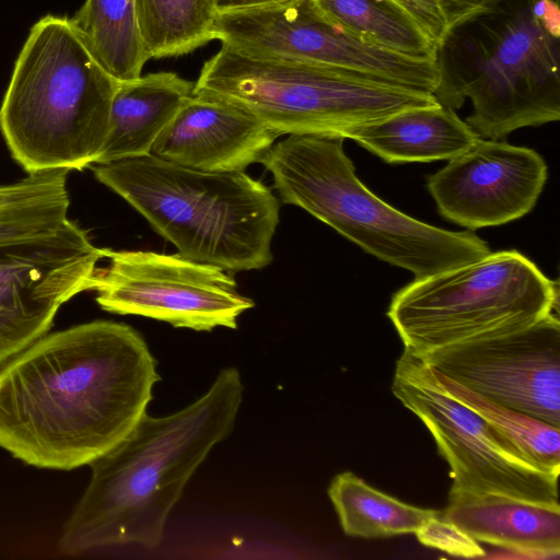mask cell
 <instances>
[{"instance_id": "cell-1", "label": "cell", "mask_w": 560, "mask_h": 560, "mask_svg": "<svg viewBox=\"0 0 560 560\" xmlns=\"http://www.w3.org/2000/svg\"><path fill=\"white\" fill-rule=\"evenodd\" d=\"M159 381L147 341L127 324L46 334L0 368V447L38 468L90 465L137 425Z\"/></svg>"}, {"instance_id": "cell-2", "label": "cell", "mask_w": 560, "mask_h": 560, "mask_svg": "<svg viewBox=\"0 0 560 560\" xmlns=\"http://www.w3.org/2000/svg\"><path fill=\"white\" fill-rule=\"evenodd\" d=\"M243 394L241 373L230 366L219 371L201 397L175 413H144L120 443L90 464V483L63 525L60 551L160 546L189 479L232 432Z\"/></svg>"}, {"instance_id": "cell-3", "label": "cell", "mask_w": 560, "mask_h": 560, "mask_svg": "<svg viewBox=\"0 0 560 560\" xmlns=\"http://www.w3.org/2000/svg\"><path fill=\"white\" fill-rule=\"evenodd\" d=\"M438 102L470 98L466 122L483 139L560 118L557 0H492L451 27L438 46Z\"/></svg>"}, {"instance_id": "cell-4", "label": "cell", "mask_w": 560, "mask_h": 560, "mask_svg": "<svg viewBox=\"0 0 560 560\" xmlns=\"http://www.w3.org/2000/svg\"><path fill=\"white\" fill-rule=\"evenodd\" d=\"M118 83L70 18L39 19L0 106V130L13 159L27 173L90 167L105 143Z\"/></svg>"}, {"instance_id": "cell-5", "label": "cell", "mask_w": 560, "mask_h": 560, "mask_svg": "<svg viewBox=\"0 0 560 560\" xmlns=\"http://www.w3.org/2000/svg\"><path fill=\"white\" fill-rule=\"evenodd\" d=\"M90 168L182 256L229 272L272 261L280 201L245 172H202L152 154Z\"/></svg>"}, {"instance_id": "cell-6", "label": "cell", "mask_w": 560, "mask_h": 560, "mask_svg": "<svg viewBox=\"0 0 560 560\" xmlns=\"http://www.w3.org/2000/svg\"><path fill=\"white\" fill-rule=\"evenodd\" d=\"M343 138L288 135L259 163L272 175L282 202L300 207L364 252L415 278L432 276L491 253L470 231L419 221L386 203L355 175Z\"/></svg>"}, {"instance_id": "cell-7", "label": "cell", "mask_w": 560, "mask_h": 560, "mask_svg": "<svg viewBox=\"0 0 560 560\" xmlns=\"http://www.w3.org/2000/svg\"><path fill=\"white\" fill-rule=\"evenodd\" d=\"M68 172L0 185V368L47 334L62 304L92 290L104 257L68 217Z\"/></svg>"}, {"instance_id": "cell-8", "label": "cell", "mask_w": 560, "mask_h": 560, "mask_svg": "<svg viewBox=\"0 0 560 560\" xmlns=\"http://www.w3.org/2000/svg\"><path fill=\"white\" fill-rule=\"evenodd\" d=\"M192 95L234 105L278 136L341 137L347 129L404 110L440 105L430 92L324 65L249 55L226 45L205 61Z\"/></svg>"}, {"instance_id": "cell-9", "label": "cell", "mask_w": 560, "mask_h": 560, "mask_svg": "<svg viewBox=\"0 0 560 560\" xmlns=\"http://www.w3.org/2000/svg\"><path fill=\"white\" fill-rule=\"evenodd\" d=\"M558 281L512 249L415 278L393 295L387 316L405 349L424 354L526 327L558 311Z\"/></svg>"}, {"instance_id": "cell-10", "label": "cell", "mask_w": 560, "mask_h": 560, "mask_svg": "<svg viewBox=\"0 0 560 560\" xmlns=\"http://www.w3.org/2000/svg\"><path fill=\"white\" fill-rule=\"evenodd\" d=\"M392 392L431 432L450 465L451 489L559 503V477L532 465L481 416L454 397L421 355L404 350L396 362Z\"/></svg>"}, {"instance_id": "cell-11", "label": "cell", "mask_w": 560, "mask_h": 560, "mask_svg": "<svg viewBox=\"0 0 560 560\" xmlns=\"http://www.w3.org/2000/svg\"><path fill=\"white\" fill-rule=\"evenodd\" d=\"M104 257L109 262L96 269L92 291L106 312L211 331L235 329L238 316L254 307L253 300L237 291L229 271L178 253L104 248Z\"/></svg>"}, {"instance_id": "cell-12", "label": "cell", "mask_w": 560, "mask_h": 560, "mask_svg": "<svg viewBox=\"0 0 560 560\" xmlns=\"http://www.w3.org/2000/svg\"><path fill=\"white\" fill-rule=\"evenodd\" d=\"M421 355L438 373L495 404L560 428V322L526 327Z\"/></svg>"}, {"instance_id": "cell-13", "label": "cell", "mask_w": 560, "mask_h": 560, "mask_svg": "<svg viewBox=\"0 0 560 560\" xmlns=\"http://www.w3.org/2000/svg\"><path fill=\"white\" fill-rule=\"evenodd\" d=\"M547 176V164L535 150L480 138L428 176L427 188L444 219L474 231L530 212Z\"/></svg>"}, {"instance_id": "cell-14", "label": "cell", "mask_w": 560, "mask_h": 560, "mask_svg": "<svg viewBox=\"0 0 560 560\" xmlns=\"http://www.w3.org/2000/svg\"><path fill=\"white\" fill-rule=\"evenodd\" d=\"M279 136L245 110L191 95L155 140L151 154L202 172H244Z\"/></svg>"}, {"instance_id": "cell-15", "label": "cell", "mask_w": 560, "mask_h": 560, "mask_svg": "<svg viewBox=\"0 0 560 560\" xmlns=\"http://www.w3.org/2000/svg\"><path fill=\"white\" fill-rule=\"evenodd\" d=\"M442 517L478 541L523 557H559V503L530 501L498 492L451 489Z\"/></svg>"}, {"instance_id": "cell-16", "label": "cell", "mask_w": 560, "mask_h": 560, "mask_svg": "<svg viewBox=\"0 0 560 560\" xmlns=\"http://www.w3.org/2000/svg\"><path fill=\"white\" fill-rule=\"evenodd\" d=\"M194 85L170 71L119 82L110 106L108 133L95 163L151 154L158 137L192 95Z\"/></svg>"}, {"instance_id": "cell-17", "label": "cell", "mask_w": 560, "mask_h": 560, "mask_svg": "<svg viewBox=\"0 0 560 560\" xmlns=\"http://www.w3.org/2000/svg\"><path fill=\"white\" fill-rule=\"evenodd\" d=\"M392 164L451 160L481 137L454 109L412 108L341 133Z\"/></svg>"}, {"instance_id": "cell-18", "label": "cell", "mask_w": 560, "mask_h": 560, "mask_svg": "<svg viewBox=\"0 0 560 560\" xmlns=\"http://www.w3.org/2000/svg\"><path fill=\"white\" fill-rule=\"evenodd\" d=\"M70 21L94 58L117 82L141 75L150 58L140 36L135 0H85Z\"/></svg>"}, {"instance_id": "cell-19", "label": "cell", "mask_w": 560, "mask_h": 560, "mask_svg": "<svg viewBox=\"0 0 560 560\" xmlns=\"http://www.w3.org/2000/svg\"><path fill=\"white\" fill-rule=\"evenodd\" d=\"M343 532L359 537L416 533L441 512L404 503L369 486L351 471L336 475L327 490Z\"/></svg>"}, {"instance_id": "cell-20", "label": "cell", "mask_w": 560, "mask_h": 560, "mask_svg": "<svg viewBox=\"0 0 560 560\" xmlns=\"http://www.w3.org/2000/svg\"><path fill=\"white\" fill-rule=\"evenodd\" d=\"M322 12L352 35L378 47L436 58L438 45L394 0H315Z\"/></svg>"}, {"instance_id": "cell-21", "label": "cell", "mask_w": 560, "mask_h": 560, "mask_svg": "<svg viewBox=\"0 0 560 560\" xmlns=\"http://www.w3.org/2000/svg\"><path fill=\"white\" fill-rule=\"evenodd\" d=\"M149 58L189 54L214 39L215 0H135Z\"/></svg>"}, {"instance_id": "cell-22", "label": "cell", "mask_w": 560, "mask_h": 560, "mask_svg": "<svg viewBox=\"0 0 560 560\" xmlns=\"http://www.w3.org/2000/svg\"><path fill=\"white\" fill-rule=\"evenodd\" d=\"M434 373L454 397L481 416L526 460L536 468L559 477L560 428L495 404L438 373L435 370Z\"/></svg>"}, {"instance_id": "cell-23", "label": "cell", "mask_w": 560, "mask_h": 560, "mask_svg": "<svg viewBox=\"0 0 560 560\" xmlns=\"http://www.w3.org/2000/svg\"><path fill=\"white\" fill-rule=\"evenodd\" d=\"M415 534L422 545L452 556L477 558L485 555L478 540L441 515L428 520Z\"/></svg>"}, {"instance_id": "cell-24", "label": "cell", "mask_w": 560, "mask_h": 560, "mask_svg": "<svg viewBox=\"0 0 560 560\" xmlns=\"http://www.w3.org/2000/svg\"><path fill=\"white\" fill-rule=\"evenodd\" d=\"M439 44L446 36L454 13V0H394Z\"/></svg>"}, {"instance_id": "cell-25", "label": "cell", "mask_w": 560, "mask_h": 560, "mask_svg": "<svg viewBox=\"0 0 560 560\" xmlns=\"http://www.w3.org/2000/svg\"><path fill=\"white\" fill-rule=\"evenodd\" d=\"M491 1L492 0H454V13L451 27L479 12Z\"/></svg>"}, {"instance_id": "cell-26", "label": "cell", "mask_w": 560, "mask_h": 560, "mask_svg": "<svg viewBox=\"0 0 560 560\" xmlns=\"http://www.w3.org/2000/svg\"><path fill=\"white\" fill-rule=\"evenodd\" d=\"M290 0H215L218 13L259 8Z\"/></svg>"}, {"instance_id": "cell-27", "label": "cell", "mask_w": 560, "mask_h": 560, "mask_svg": "<svg viewBox=\"0 0 560 560\" xmlns=\"http://www.w3.org/2000/svg\"><path fill=\"white\" fill-rule=\"evenodd\" d=\"M557 1H559V0H557Z\"/></svg>"}]
</instances>
